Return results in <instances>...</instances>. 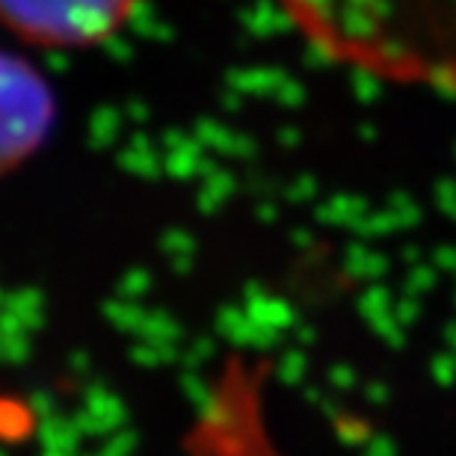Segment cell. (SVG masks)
<instances>
[{
    "label": "cell",
    "mask_w": 456,
    "mask_h": 456,
    "mask_svg": "<svg viewBox=\"0 0 456 456\" xmlns=\"http://www.w3.org/2000/svg\"><path fill=\"white\" fill-rule=\"evenodd\" d=\"M57 102L30 62L0 53V175L27 163L48 140Z\"/></svg>",
    "instance_id": "7a4b0ae2"
},
{
    "label": "cell",
    "mask_w": 456,
    "mask_h": 456,
    "mask_svg": "<svg viewBox=\"0 0 456 456\" xmlns=\"http://www.w3.org/2000/svg\"><path fill=\"white\" fill-rule=\"evenodd\" d=\"M140 0H0V24L42 48H89L131 21Z\"/></svg>",
    "instance_id": "6da1fadb"
}]
</instances>
